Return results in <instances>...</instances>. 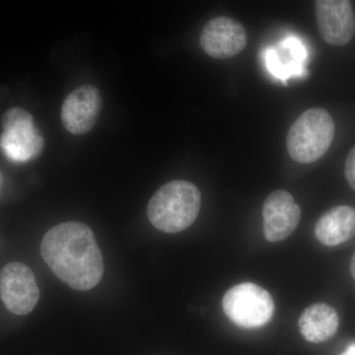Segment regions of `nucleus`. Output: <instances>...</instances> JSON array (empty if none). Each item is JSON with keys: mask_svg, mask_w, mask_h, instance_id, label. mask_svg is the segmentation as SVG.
Wrapping results in <instances>:
<instances>
[{"mask_svg": "<svg viewBox=\"0 0 355 355\" xmlns=\"http://www.w3.org/2000/svg\"><path fill=\"white\" fill-rule=\"evenodd\" d=\"M40 251L51 272L76 291H90L101 282L102 253L86 224L69 221L53 226L44 236Z\"/></svg>", "mask_w": 355, "mask_h": 355, "instance_id": "1", "label": "nucleus"}, {"mask_svg": "<svg viewBox=\"0 0 355 355\" xmlns=\"http://www.w3.org/2000/svg\"><path fill=\"white\" fill-rule=\"evenodd\" d=\"M200 205L202 193L198 187L191 182L175 180L154 193L147 207V216L158 230L178 233L196 221Z\"/></svg>", "mask_w": 355, "mask_h": 355, "instance_id": "2", "label": "nucleus"}, {"mask_svg": "<svg viewBox=\"0 0 355 355\" xmlns=\"http://www.w3.org/2000/svg\"><path fill=\"white\" fill-rule=\"evenodd\" d=\"M335 137V123L324 108H311L292 123L286 137L289 156L301 164L323 157Z\"/></svg>", "mask_w": 355, "mask_h": 355, "instance_id": "3", "label": "nucleus"}, {"mask_svg": "<svg viewBox=\"0 0 355 355\" xmlns=\"http://www.w3.org/2000/svg\"><path fill=\"white\" fill-rule=\"evenodd\" d=\"M226 316L243 328H258L270 322L275 311L272 295L263 287L245 282L231 287L222 299Z\"/></svg>", "mask_w": 355, "mask_h": 355, "instance_id": "4", "label": "nucleus"}, {"mask_svg": "<svg viewBox=\"0 0 355 355\" xmlns=\"http://www.w3.org/2000/svg\"><path fill=\"white\" fill-rule=\"evenodd\" d=\"M3 132L0 149L13 162L24 163L38 157L44 141L34 125L31 114L24 109L8 110L2 118Z\"/></svg>", "mask_w": 355, "mask_h": 355, "instance_id": "5", "label": "nucleus"}, {"mask_svg": "<svg viewBox=\"0 0 355 355\" xmlns=\"http://www.w3.org/2000/svg\"><path fill=\"white\" fill-rule=\"evenodd\" d=\"M0 298L15 315L29 314L38 304L40 291L36 277L29 266L9 263L0 270Z\"/></svg>", "mask_w": 355, "mask_h": 355, "instance_id": "6", "label": "nucleus"}, {"mask_svg": "<svg viewBox=\"0 0 355 355\" xmlns=\"http://www.w3.org/2000/svg\"><path fill=\"white\" fill-rule=\"evenodd\" d=\"M247 42L246 30L241 23L225 16L209 20L200 37L202 51L216 60L236 57L246 48Z\"/></svg>", "mask_w": 355, "mask_h": 355, "instance_id": "7", "label": "nucleus"}, {"mask_svg": "<svg viewBox=\"0 0 355 355\" xmlns=\"http://www.w3.org/2000/svg\"><path fill=\"white\" fill-rule=\"evenodd\" d=\"M318 30L327 44L343 46L355 35V14L347 0H318L315 2Z\"/></svg>", "mask_w": 355, "mask_h": 355, "instance_id": "8", "label": "nucleus"}, {"mask_svg": "<svg viewBox=\"0 0 355 355\" xmlns=\"http://www.w3.org/2000/svg\"><path fill=\"white\" fill-rule=\"evenodd\" d=\"M101 110L99 89L85 84L65 98L60 118L67 132L74 135H85L94 128Z\"/></svg>", "mask_w": 355, "mask_h": 355, "instance_id": "9", "label": "nucleus"}, {"mask_svg": "<svg viewBox=\"0 0 355 355\" xmlns=\"http://www.w3.org/2000/svg\"><path fill=\"white\" fill-rule=\"evenodd\" d=\"M263 235L270 242L286 239L297 228L301 209L291 193L275 191L268 195L263 205Z\"/></svg>", "mask_w": 355, "mask_h": 355, "instance_id": "10", "label": "nucleus"}, {"mask_svg": "<svg viewBox=\"0 0 355 355\" xmlns=\"http://www.w3.org/2000/svg\"><path fill=\"white\" fill-rule=\"evenodd\" d=\"M315 235L329 247L349 241L355 235V209L340 205L324 212L315 226Z\"/></svg>", "mask_w": 355, "mask_h": 355, "instance_id": "11", "label": "nucleus"}, {"mask_svg": "<svg viewBox=\"0 0 355 355\" xmlns=\"http://www.w3.org/2000/svg\"><path fill=\"white\" fill-rule=\"evenodd\" d=\"M298 324L299 330L306 340L321 343L335 336L340 324V318L336 309L330 305L318 303L306 308Z\"/></svg>", "mask_w": 355, "mask_h": 355, "instance_id": "12", "label": "nucleus"}, {"mask_svg": "<svg viewBox=\"0 0 355 355\" xmlns=\"http://www.w3.org/2000/svg\"><path fill=\"white\" fill-rule=\"evenodd\" d=\"M305 53L302 46L295 39H288L277 50L268 53V64L270 69L277 76L299 72Z\"/></svg>", "mask_w": 355, "mask_h": 355, "instance_id": "13", "label": "nucleus"}, {"mask_svg": "<svg viewBox=\"0 0 355 355\" xmlns=\"http://www.w3.org/2000/svg\"><path fill=\"white\" fill-rule=\"evenodd\" d=\"M345 178L350 188L355 191V146L349 151L345 161Z\"/></svg>", "mask_w": 355, "mask_h": 355, "instance_id": "14", "label": "nucleus"}, {"mask_svg": "<svg viewBox=\"0 0 355 355\" xmlns=\"http://www.w3.org/2000/svg\"><path fill=\"white\" fill-rule=\"evenodd\" d=\"M342 355H355V343H350Z\"/></svg>", "mask_w": 355, "mask_h": 355, "instance_id": "15", "label": "nucleus"}, {"mask_svg": "<svg viewBox=\"0 0 355 355\" xmlns=\"http://www.w3.org/2000/svg\"><path fill=\"white\" fill-rule=\"evenodd\" d=\"M350 273H352V277L355 280V252L352 254V261H350Z\"/></svg>", "mask_w": 355, "mask_h": 355, "instance_id": "16", "label": "nucleus"}, {"mask_svg": "<svg viewBox=\"0 0 355 355\" xmlns=\"http://www.w3.org/2000/svg\"><path fill=\"white\" fill-rule=\"evenodd\" d=\"M1 184H2V177H1V174H0V189H1Z\"/></svg>", "mask_w": 355, "mask_h": 355, "instance_id": "17", "label": "nucleus"}]
</instances>
